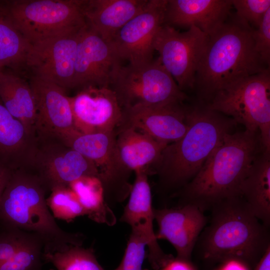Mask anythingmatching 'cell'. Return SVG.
<instances>
[{
  "mask_svg": "<svg viewBox=\"0 0 270 270\" xmlns=\"http://www.w3.org/2000/svg\"><path fill=\"white\" fill-rule=\"evenodd\" d=\"M43 252V244L34 237L11 258L0 264V270H42Z\"/></svg>",
  "mask_w": 270,
  "mask_h": 270,
  "instance_id": "obj_30",
  "label": "cell"
},
{
  "mask_svg": "<svg viewBox=\"0 0 270 270\" xmlns=\"http://www.w3.org/2000/svg\"><path fill=\"white\" fill-rule=\"evenodd\" d=\"M167 0H149L140 12L125 24L110 42L122 61L138 66L152 60L153 44L164 25Z\"/></svg>",
  "mask_w": 270,
  "mask_h": 270,
  "instance_id": "obj_14",
  "label": "cell"
},
{
  "mask_svg": "<svg viewBox=\"0 0 270 270\" xmlns=\"http://www.w3.org/2000/svg\"><path fill=\"white\" fill-rule=\"evenodd\" d=\"M253 29L231 13L224 24L208 36L194 88L205 104L230 85L270 68L255 50Z\"/></svg>",
  "mask_w": 270,
  "mask_h": 270,
  "instance_id": "obj_2",
  "label": "cell"
},
{
  "mask_svg": "<svg viewBox=\"0 0 270 270\" xmlns=\"http://www.w3.org/2000/svg\"><path fill=\"white\" fill-rule=\"evenodd\" d=\"M0 71H1V70H0Z\"/></svg>",
  "mask_w": 270,
  "mask_h": 270,
  "instance_id": "obj_37",
  "label": "cell"
},
{
  "mask_svg": "<svg viewBox=\"0 0 270 270\" xmlns=\"http://www.w3.org/2000/svg\"><path fill=\"white\" fill-rule=\"evenodd\" d=\"M134 173L129 199L120 220L130 225L131 230H139L147 236L149 241L147 258L152 268L157 270L165 267L174 258L162 250L154 230V208L148 174L145 170H136Z\"/></svg>",
  "mask_w": 270,
  "mask_h": 270,
  "instance_id": "obj_19",
  "label": "cell"
},
{
  "mask_svg": "<svg viewBox=\"0 0 270 270\" xmlns=\"http://www.w3.org/2000/svg\"><path fill=\"white\" fill-rule=\"evenodd\" d=\"M206 106L228 116L246 130L259 132L270 152V70L268 68L218 92Z\"/></svg>",
  "mask_w": 270,
  "mask_h": 270,
  "instance_id": "obj_6",
  "label": "cell"
},
{
  "mask_svg": "<svg viewBox=\"0 0 270 270\" xmlns=\"http://www.w3.org/2000/svg\"><path fill=\"white\" fill-rule=\"evenodd\" d=\"M84 28L31 44L26 66L31 70L32 76L52 82L66 90L74 88L76 48Z\"/></svg>",
  "mask_w": 270,
  "mask_h": 270,
  "instance_id": "obj_12",
  "label": "cell"
},
{
  "mask_svg": "<svg viewBox=\"0 0 270 270\" xmlns=\"http://www.w3.org/2000/svg\"><path fill=\"white\" fill-rule=\"evenodd\" d=\"M70 101L74 126L80 133L115 130L122 122V108L110 88H84Z\"/></svg>",
  "mask_w": 270,
  "mask_h": 270,
  "instance_id": "obj_16",
  "label": "cell"
},
{
  "mask_svg": "<svg viewBox=\"0 0 270 270\" xmlns=\"http://www.w3.org/2000/svg\"><path fill=\"white\" fill-rule=\"evenodd\" d=\"M38 139L0 99V164L14 170L30 168Z\"/></svg>",
  "mask_w": 270,
  "mask_h": 270,
  "instance_id": "obj_22",
  "label": "cell"
},
{
  "mask_svg": "<svg viewBox=\"0 0 270 270\" xmlns=\"http://www.w3.org/2000/svg\"><path fill=\"white\" fill-rule=\"evenodd\" d=\"M38 138L30 170L48 190L68 186L84 176H96L98 172L94 163L58 140Z\"/></svg>",
  "mask_w": 270,
  "mask_h": 270,
  "instance_id": "obj_11",
  "label": "cell"
},
{
  "mask_svg": "<svg viewBox=\"0 0 270 270\" xmlns=\"http://www.w3.org/2000/svg\"><path fill=\"white\" fill-rule=\"evenodd\" d=\"M254 270H270V246L256 264Z\"/></svg>",
  "mask_w": 270,
  "mask_h": 270,
  "instance_id": "obj_36",
  "label": "cell"
},
{
  "mask_svg": "<svg viewBox=\"0 0 270 270\" xmlns=\"http://www.w3.org/2000/svg\"><path fill=\"white\" fill-rule=\"evenodd\" d=\"M148 240L142 232L131 230L122 260L114 270H148L142 268Z\"/></svg>",
  "mask_w": 270,
  "mask_h": 270,
  "instance_id": "obj_31",
  "label": "cell"
},
{
  "mask_svg": "<svg viewBox=\"0 0 270 270\" xmlns=\"http://www.w3.org/2000/svg\"><path fill=\"white\" fill-rule=\"evenodd\" d=\"M42 259L52 264L58 270H104L92 248L72 246L63 252H43Z\"/></svg>",
  "mask_w": 270,
  "mask_h": 270,
  "instance_id": "obj_28",
  "label": "cell"
},
{
  "mask_svg": "<svg viewBox=\"0 0 270 270\" xmlns=\"http://www.w3.org/2000/svg\"><path fill=\"white\" fill-rule=\"evenodd\" d=\"M116 131L119 158L124 167L131 172L146 170L148 173L168 145L132 127L120 126Z\"/></svg>",
  "mask_w": 270,
  "mask_h": 270,
  "instance_id": "obj_23",
  "label": "cell"
},
{
  "mask_svg": "<svg viewBox=\"0 0 270 270\" xmlns=\"http://www.w3.org/2000/svg\"><path fill=\"white\" fill-rule=\"evenodd\" d=\"M31 44L15 26L6 2H0V70L26 66Z\"/></svg>",
  "mask_w": 270,
  "mask_h": 270,
  "instance_id": "obj_27",
  "label": "cell"
},
{
  "mask_svg": "<svg viewBox=\"0 0 270 270\" xmlns=\"http://www.w3.org/2000/svg\"><path fill=\"white\" fill-rule=\"evenodd\" d=\"M264 150L259 132L227 134L194 177L172 196L179 198V205L194 204L204 212L240 196L242 182Z\"/></svg>",
  "mask_w": 270,
  "mask_h": 270,
  "instance_id": "obj_1",
  "label": "cell"
},
{
  "mask_svg": "<svg viewBox=\"0 0 270 270\" xmlns=\"http://www.w3.org/2000/svg\"><path fill=\"white\" fill-rule=\"evenodd\" d=\"M34 237L36 236L16 228L0 226V264L11 258Z\"/></svg>",
  "mask_w": 270,
  "mask_h": 270,
  "instance_id": "obj_32",
  "label": "cell"
},
{
  "mask_svg": "<svg viewBox=\"0 0 270 270\" xmlns=\"http://www.w3.org/2000/svg\"><path fill=\"white\" fill-rule=\"evenodd\" d=\"M110 88L122 109L182 103L188 98L158 58L144 64L122 66Z\"/></svg>",
  "mask_w": 270,
  "mask_h": 270,
  "instance_id": "obj_8",
  "label": "cell"
},
{
  "mask_svg": "<svg viewBox=\"0 0 270 270\" xmlns=\"http://www.w3.org/2000/svg\"><path fill=\"white\" fill-rule=\"evenodd\" d=\"M210 210V224L196 243L202 258L210 262L234 260L256 266L270 246L269 228L240 196L223 200Z\"/></svg>",
  "mask_w": 270,
  "mask_h": 270,
  "instance_id": "obj_3",
  "label": "cell"
},
{
  "mask_svg": "<svg viewBox=\"0 0 270 270\" xmlns=\"http://www.w3.org/2000/svg\"><path fill=\"white\" fill-rule=\"evenodd\" d=\"M190 128L179 140L162 150L148 174L158 176V186L172 194L189 182L236 122L232 118L204 106L189 108Z\"/></svg>",
  "mask_w": 270,
  "mask_h": 270,
  "instance_id": "obj_5",
  "label": "cell"
},
{
  "mask_svg": "<svg viewBox=\"0 0 270 270\" xmlns=\"http://www.w3.org/2000/svg\"><path fill=\"white\" fill-rule=\"evenodd\" d=\"M46 189L32 170H14L0 198V226L16 228L38 238L44 253L82 246L86 236L62 230L46 204Z\"/></svg>",
  "mask_w": 270,
  "mask_h": 270,
  "instance_id": "obj_4",
  "label": "cell"
},
{
  "mask_svg": "<svg viewBox=\"0 0 270 270\" xmlns=\"http://www.w3.org/2000/svg\"><path fill=\"white\" fill-rule=\"evenodd\" d=\"M68 187L76 196L91 220L112 226L116 218L105 200L102 184L96 176H84L71 182Z\"/></svg>",
  "mask_w": 270,
  "mask_h": 270,
  "instance_id": "obj_26",
  "label": "cell"
},
{
  "mask_svg": "<svg viewBox=\"0 0 270 270\" xmlns=\"http://www.w3.org/2000/svg\"><path fill=\"white\" fill-rule=\"evenodd\" d=\"M116 130L90 134L78 132L61 140L94 163L108 205L124 201L132 185L128 182L131 172L123 165L118 153Z\"/></svg>",
  "mask_w": 270,
  "mask_h": 270,
  "instance_id": "obj_9",
  "label": "cell"
},
{
  "mask_svg": "<svg viewBox=\"0 0 270 270\" xmlns=\"http://www.w3.org/2000/svg\"><path fill=\"white\" fill-rule=\"evenodd\" d=\"M82 0H16L6 2L11 18L30 44L64 35L86 26Z\"/></svg>",
  "mask_w": 270,
  "mask_h": 270,
  "instance_id": "obj_7",
  "label": "cell"
},
{
  "mask_svg": "<svg viewBox=\"0 0 270 270\" xmlns=\"http://www.w3.org/2000/svg\"><path fill=\"white\" fill-rule=\"evenodd\" d=\"M14 170L0 164V198Z\"/></svg>",
  "mask_w": 270,
  "mask_h": 270,
  "instance_id": "obj_35",
  "label": "cell"
},
{
  "mask_svg": "<svg viewBox=\"0 0 270 270\" xmlns=\"http://www.w3.org/2000/svg\"><path fill=\"white\" fill-rule=\"evenodd\" d=\"M252 36L255 50L262 63L270 65V9L264 14L257 28H254Z\"/></svg>",
  "mask_w": 270,
  "mask_h": 270,
  "instance_id": "obj_34",
  "label": "cell"
},
{
  "mask_svg": "<svg viewBox=\"0 0 270 270\" xmlns=\"http://www.w3.org/2000/svg\"><path fill=\"white\" fill-rule=\"evenodd\" d=\"M122 110L120 126L134 128L166 144L180 139L190 128L189 108L182 103L137 106Z\"/></svg>",
  "mask_w": 270,
  "mask_h": 270,
  "instance_id": "obj_17",
  "label": "cell"
},
{
  "mask_svg": "<svg viewBox=\"0 0 270 270\" xmlns=\"http://www.w3.org/2000/svg\"><path fill=\"white\" fill-rule=\"evenodd\" d=\"M149 0H82V10L88 26L110 42L117 32L140 12Z\"/></svg>",
  "mask_w": 270,
  "mask_h": 270,
  "instance_id": "obj_21",
  "label": "cell"
},
{
  "mask_svg": "<svg viewBox=\"0 0 270 270\" xmlns=\"http://www.w3.org/2000/svg\"><path fill=\"white\" fill-rule=\"evenodd\" d=\"M0 99L11 114L36 137V106L30 83L16 74L1 70Z\"/></svg>",
  "mask_w": 270,
  "mask_h": 270,
  "instance_id": "obj_25",
  "label": "cell"
},
{
  "mask_svg": "<svg viewBox=\"0 0 270 270\" xmlns=\"http://www.w3.org/2000/svg\"><path fill=\"white\" fill-rule=\"evenodd\" d=\"M240 196L252 213L268 228L270 225V152L256 158L242 182Z\"/></svg>",
  "mask_w": 270,
  "mask_h": 270,
  "instance_id": "obj_24",
  "label": "cell"
},
{
  "mask_svg": "<svg viewBox=\"0 0 270 270\" xmlns=\"http://www.w3.org/2000/svg\"><path fill=\"white\" fill-rule=\"evenodd\" d=\"M236 14L254 28L260 24L266 12L270 9V0H232Z\"/></svg>",
  "mask_w": 270,
  "mask_h": 270,
  "instance_id": "obj_33",
  "label": "cell"
},
{
  "mask_svg": "<svg viewBox=\"0 0 270 270\" xmlns=\"http://www.w3.org/2000/svg\"><path fill=\"white\" fill-rule=\"evenodd\" d=\"M50 191L46 202L54 218L69 222L86 215L75 194L68 186H58Z\"/></svg>",
  "mask_w": 270,
  "mask_h": 270,
  "instance_id": "obj_29",
  "label": "cell"
},
{
  "mask_svg": "<svg viewBox=\"0 0 270 270\" xmlns=\"http://www.w3.org/2000/svg\"><path fill=\"white\" fill-rule=\"evenodd\" d=\"M122 62L112 44L86 24L77 46L74 88H110L122 66Z\"/></svg>",
  "mask_w": 270,
  "mask_h": 270,
  "instance_id": "obj_13",
  "label": "cell"
},
{
  "mask_svg": "<svg viewBox=\"0 0 270 270\" xmlns=\"http://www.w3.org/2000/svg\"><path fill=\"white\" fill-rule=\"evenodd\" d=\"M154 220L158 225L157 240L170 242L177 253L176 259L188 262L207 219L204 212L192 204L175 208H154Z\"/></svg>",
  "mask_w": 270,
  "mask_h": 270,
  "instance_id": "obj_18",
  "label": "cell"
},
{
  "mask_svg": "<svg viewBox=\"0 0 270 270\" xmlns=\"http://www.w3.org/2000/svg\"><path fill=\"white\" fill-rule=\"evenodd\" d=\"M188 28L181 32L164 24L153 44L161 64L183 92L194 88L196 74L208 40V36L197 27Z\"/></svg>",
  "mask_w": 270,
  "mask_h": 270,
  "instance_id": "obj_10",
  "label": "cell"
},
{
  "mask_svg": "<svg viewBox=\"0 0 270 270\" xmlns=\"http://www.w3.org/2000/svg\"><path fill=\"white\" fill-rule=\"evenodd\" d=\"M36 111L38 138L63 139L78 132L66 90L52 82L31 76L29 82Z\"/></svg>",
  "mask_w": 270,
  "mask_h": 270,
  "instance_id": "obj_15",
  "label": "cell"
},
{
  "mask_svg": "<svg viewBox=\"0 0 270 270\" xmlns=\"http://www.w3.org/2000/svg\"><path fill=\"white\" fill-rule=\"evenodd\" d=\"M232 8V0H167L164 24L194 26L210 36L228 19Z\"/></svg>",
  "mask_w": 270,
  "mask_h": 270,
  "instance_id": "obj_20",
  "label": "cell"
}]
</instances>
